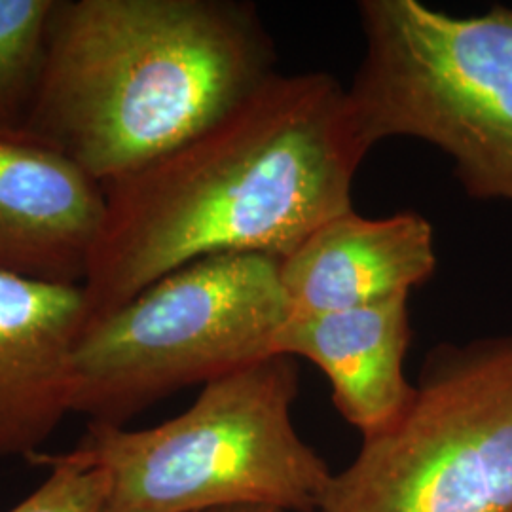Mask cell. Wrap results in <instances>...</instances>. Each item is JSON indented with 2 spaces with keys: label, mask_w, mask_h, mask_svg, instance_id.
<instances>
[{
  "label": "cell",
  "mask_w": 512,
  "mask_h": 512,
  "mask_svg": "<svg viewBox=\"0 0 512 512\" xmlns=\"http://www.w3.org/2000/svg\"><path fill=\"white\" fill-rule=\"evenodd\" d=\"M217 512H283L272 507H239V509H226V511Z\"/></svg>",
  "instance_id": "4fadbf2b"
},
{
  "label": "cell",
  "mask_w": 512,
  "mask_h": 512,
  "mask_svg": "<svg viewBox=\"0 0 512 512\" xmlns=\"http://www.w3.org/2000/svg\"><path fill=\"white\" fill-rule=\"evenodd\" d=\"M82 285L0 274V459L31 458L73 412Z\"/></svg>",
  "instance_id": "ba28073f"
},
{
  "label": "cell",
  "mask_w": 512,
  "mask_h": 512,
  "mask_svg": "<svg viewBox=\"0 0 512 512\" xmlns=\"http://www.w3.org/2000/svg\"><path fill=\"white\" fill-rule=\"evenodd\" d=\"M366 154L334 76L275 74L183 147L103 186L107 217L82 283L88 327L205 256L289 255L353 209Z\"/></svg>",
  "instance_id": "6da1fadb"
},
{
  "label": "cell",
  "mask_w": 512,
  "mask_h": 512,
  "mask_svg": "<svg viewBox=\"0 0 512 512\" xmlns=\"http://www.w3.org/2000/svg\"><path fill=\"white\" fill-rule=\"evenodd\" d=\"M277 71L243 0H55L25 131L101 186L211 128Z\"/></svg>",
  "instance_id": "7a4b0ae2"
},
{
  "label": "cell",
  "mask_w": 512,
  "mask_h": 512,
  "mask_svg": "<svg viewBox=\"0 0 512 512\" xmlns=\"http://www.w3.org/2000/svg\"><path fill=\"white\" fill-rule=\"evenodd\" d=\"M319 512H512V334L435 349Z\"/></svg>",
  "instance_id": "8992f818"
},
{
  "label": "cell",
  "mask_w": 512,
  "mask_h": 512,
  "mask_svg": "<svg viewBox=\"0 0 512 512\" xmlns=\"http://www.w3.org/2000/svg\"><path fill=\"white\" fill-rule=\"evenodd\" d=\"M55 0H0V133L25 131Z\"/></svg>",
  "instance_id": "8fae6325"
},
{
  "label": "cell",
  "mask_w": 512,
  "mask_h": 512,
  "mask_svg": "<svg viewBox=\"0 0 512 512\" xmlns=\"http://www.w3.org/2000/svg\"><path fill=\"white\" fill-rule=\"evenodd\" d=\"M296 395L294 359L274 355L203 385L156 427L90 421L63 456L105 475L101 512L319 511L332 473L294 427Z\"/></svg>",
  "instance_id": "3957f363"
},
{
  "label": "cell",
  "mask_w": 512,
  "mask_h": 512,
  "mask_svg": "<svg viewBox=\"0 0 512 512\" xmlns=\"http://www.w3.org/2000/svg\"><path fill=\"white\" fill-rule=\"evenodd\" d=\"M357 12L365 54L346 95L363 147L418 139L452 160L471 198L512 203V6L456 18L361 0Z\"/></svg>",
  "instance_id": "277c9868"
},
{
  "label": "cell",
  "mask_w": 512,
  "mask_h": 512,
  "mask_svg": "<svg viewBox=\"0 0 512 512\" xmlns=\"http://www.w3.org/2000/svg\"><path fill=\"white\" fill-rule=\"evenodd\" d=\"M289 319L279 258L194 260L86 329L73 370V412L124 425L188 385L270 359Z\"/></svg>",
  "instance_id": "5b68a950"
},
{
  "label": "cell",
  "mask_w": 512,
  "mask_h": 512,
  "mask_svg": "<svg viewBox=\"0 0 512 512\" xmlns=\"http://www.w3.org/2000/svg\"><path fill=\"white\" fill-rule=\"evenodd\" d=\"M410 336L408 298H395L287 319L275 353L304 357L317 366L329 378L332 403L365 439L397 420L414 395L404 376Z\"/></svg>",
  "instance_id": "30bf717a"
},
{
  "label": "cell",
  "mask_w": 512,
  "mask_h": 512,
  "mask_svg": "<svg viewBox=\"0 0 512 512\" xmlns=\"http://www.w3.org/2000/svg\"><path fill=\"white\" fill-rule=\"evenodd\" d=\"M105 217L84 169L27 131L0 133V274L82 285Z\"/></svg>",
  "instance_id": "52a82bcc"
},
{
  "label": "cell",
  "mask_w": 512,
  "mask_h": 512,
  "mask_svg": "<svg viewBox=\"0 0 512 512\" xmlns=\"http://www.w3.org/2000/svg\"><path fill=\"white\" fill-rule=\"evenodd\" d=\"M46 465L48 478L8 512H101L107 492L105 475L88 465L74 463L63 454L38 452L27 458Z\"/></svg>",
  "instance_id": "7c38bea8"
},
{
  "label": "cell",
  "mask_w": 512,
  "mask_h": 512,
  "mask_svg": "<svg viewBox=\"0 0 512 512\" xmlns=\"http://www.w3.org/2000/svg\"><path fill=\"white\" fill-rule=\"evenodd\" d=\"M437 268L431 222L414 211L368 219L349 209L279 258L289 319L410 298Z\"/></svg>",
  "instance_id": "9c48e42d"
}]
</instances>
